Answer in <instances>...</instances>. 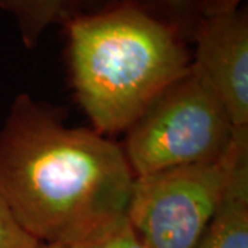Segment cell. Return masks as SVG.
I'll return each mask as SVG.
<instances>
[{
    "label": "cell",
    "instance_id": "3957f363",
    "mask_svg": "<svg viewBox=\"0 0 248 248\" xmlns=\"http://www.w3.org/2000/svg\"><path fill=\"white\" fill-rule=\"evenodd\" d=\"M233 131L221 99L190 69L128 128L123 151L134 177H145L221 159Z\"/></svg>",
    "mask_w": 248,
    "mask_h": 248
},
{
    "label": "cell",
    "instance_id": "277c9868",
    "mask_svg": "<svg viewBox=\"0 0 248 248\" xmlns=\"http://www.w3.org/2000/svg\"><path fill=\"white\" fill-rule=\"evenodd\" d=\"M236 155L134 178L125 217L149 248H196L219 203Z\"/></svg>",
    "mask_w": 248,
    "mask_h": 248
},
{
    "label": "cell",
    "instance_id": "7a4b0ae2",
    "mask_svg": "<svg viewBox=\"0 0 248 248\" xmlns=\"http://www.w3.org/2000/svg\"><path fill=\"white\" fill-rule=\"evenodd\" d=\"M66 28L72 84L101 135L128 130L192 69L175 29L130 3L73 17Z\"/></svg>",
    "mask_w": 248,
    "mask_h": 248
},
{
    "label": "cell",
    "instance_id": "6da1fadb",
    "mask_svg": "<svg viewBox=\"0 0 248 248\" xmlns=\"http://www.w3.org/2000/svg\"><path fill=\"white\" fill-rule=\"evenodd\" d=\"M134 174L124 151L19 94L0 130V197L42 244L75 247L125 217Z\"/></svg>",
    "mask_w": 248,
    "mask_h": 248
},
{
    "label": "cell",
    "instance_id": "5b68a950",
    "mask_svg": "<svg viewBox=\"0 0 248 248\" xmlns=\"http://www.w3.org/2000/svg\"><path fill=\"white\" fill-rule=\"evenodd\" d=\"M195 37L192 69L221 99L233 128H248L247 13L236 10L204 17Z\"/></svg>",
    "mask_w": 248,
    "mask_h": 248
},
{
    "label": "cell",
    "instance_id": "52a82bcc",
    "mask_svg": "<svg viewBox=\"0 0 248 248\" xmlns=\"http://www.w3.org/2000/svg\"><path fill=\"white\" fill-rule=\"evenodd\" d=\"M83 0H0V9L13 14L21 37L29 48L55 21L66 18V10Z\"/></svg>",
    "mask_w": 248,
    "mask_h": 248
},
{
    "label": "cell",
    "instance_id": "ba28073f",
    "mask_svg": "<svg viewBox=\"0 0 248 248\" xmlns=\"http://www.w3.org/2000/svg\"><path fill=\"white\" fill-rule=\"evenodd\" d=\"M73 248H149L134 231L127 217L117 219Z\"/></svg>",
    "mask_w": 248,
    "mask_h": 248
},
{
    "label": "cell",
    "instance_id": "7c38bea8",
    "mask_svg": "<svg viewBox=\"0 0 248 248\" xmlns=\"http://www.w3.org/2000/svg\"><path fill=\"white\" fill-rule=\"evenodd\" d=\"M161 1H164V3H170V4H181L182 1H185V0H161Z\"/></svg>",
    "mask_w": 248,
    "mask_h": 248
},
{
    "label": "cell",
    "instance_id": "8fae6325",
    "mask_svg": "<svg viewBox=\"0 0 248 248\" xmlns=\"http://www.w3.org/2000/svg\"><path fill=\"white\" fill-rule=\"evenodd\" d=\"M39 248H73V247H69V246H61V244H42V243H40Z\"/></svg>",
    "mask_w": 248,
    "mask_h": 248
},
{
    "label": "cell",
    "instance_id": "30bf717a",
    "mask_svg": "<svg viewBox=\"0 0 248 248\" xmlns=\"http://www.w3.org/2000/svg\"><path fill=\"white\" fill-rule=\"evenodd\" d=\"M241 0H204L203 16L213 17L219 14H226L231 11L239 10V3Z\"/></svg>",
    "mask_w": 248,
    "mask_h": 248
},
{
    "label": "cell",
    "instance_id": "9c48e42d",
    "mask_svg": "<svg viewBox=\"0 0 248 248\" xmlns=\"http://www.w3.org/2000/svg\"><path fill=\"white\" fill-rule=\"evenodd\" d=\"M40 243L17 221L0 197V248H39Z\"/></svg>",
    "mask_w": 248,
    "mask_h": 248
},
{
    "label": "cell",
    "instance_id": "8992f818",
    "mask_svg": "<svg viewBox=\"0 0 248 248\" xmlns=\"http://www.w3.org/2000/svg\"><path fill=\"white\" fill-rule=\"evenodd\" d=\"M234 140L228 182L196 248H248V128L234 130Z\"/></svg>",
    "mask_w": 248,
    "mask_h": 248
}]
</instances>
